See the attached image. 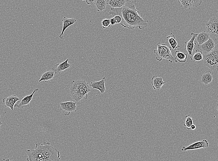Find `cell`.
Segmentation results:
<instances>
[{
	"mask_svg": "<svg viewBox=\"0 0 218 161\" xmlns=\"http://www.w3.org/2000/svg\"><path fill=\"white\" fill-rule=\"evenodd\" d=\"M135 0H127L123 6L119 8H111L109 13L113 16L119 15L121 18L120 25L129 29L138 28L142 30L148 26L147 19L141 17L140 12L136 6Z\"/></svg>",
	"mask_w": 218,
	"mask_h": 161,
	"instance_id": "6da1fadb",
	"label": "cell"
},
{
	"mask_svg": "<svg viewBox=\"0 0 218 161\" xmlns=\"http://www.w3.org/2000/svg\"><path fill=\"white\" fill-rule=\"evenodd\" d=\"M27 160L29 161H53L60 160L59 151L49 142L36 143L35 149L27 150Z\"/></svg>",
	"mask_w": 218,
	"mask_h": 161,
	"instance_id": "7a4b0ae2",
	"label": "cell"
},
{
	"mask_svg": "<svg viewBox=\"0 0 218 161\" xmlns=\"http://www.w3.org/2000/svg\"><path fill=\"white\" fill-rule=\"evenodd\" d=\"M70 95L76 102L88 98V93L90 91V86L85 80H72L70 88Z\"/></svg>",
	"mask_w": 218,
	"mask_h": 161,
	"instance_id": "3957f363",
	"label": "cell"
},
{
	"mask_svg": "<svg viewBox=\"0 0 218 161\" xmlns=\"http://www.w3.org/2000/svg\"><path fill=\"white\" fill-rule=\"evenodd\" d=\"M171 47L167 44H160V42L157 43V49L154 50V53L156 54V59L159 61H161L163 59L168 60L170 63L173 61L177 63V61L175 58L172 55L171 52Z\"/></svg>",
	"mask_w": 218,
	"mask_h": 161,
	"instance_id": "277c9868",
	"label": "cell"
},
{
	"mask_svg": "<svg viewBox=\"0 0 218 161\" xmlns=\"http://www.w3.org/2000/svg\"><path fill=\"white\" fill-rule=\"evenodd\" d=\"M218 45L216 44L211 52L203 54V59L204 66L212 70H217L218 68Z\"/></svg>",
	"mask_w": 218,
	"mask_h": 161,
	"instance_id": "5b68a950",
	"label": "cell"
},
{
	"mask_svg": "<svg viewBox=\"0 0 218 161\" xmlns=\"http://www.w3.org/2000/svg\"><path fill=\"white\" fill-rule=\"evenodd\" d=\"M207 33L209 36L214 38L218 37V18L216 17H211L206 24Z\"/></svg>",
	"mask_w": 218,
	"mask_h": 161,
	"instance_id": "8992f818",
	"label": "cell"
},
{
	"mask_svg": "<svg viewBox=\"0 0 218 161\" xmlns=\"http://www.w3.org/2000/svg\"><path fill=\"white\" fill-rule=\"evenodd\" d=\"M38 88L35 89L32 93L29 95H26L21 98L20 100L16 104L15 107L19 109L28 107L30 105V102L33 99V95L34 93L38 91Z\"/></svg>",
	"mask_w": 218,
	"mask_h": 161,
	"instance_id": "52a82bcc",
	"label": "cell"
},
{
	"mask_svg": "<svg viewBox=\"0 0 218 161\" xmlns=\"http://www.w3.org/2000/svg\"><path fill=\"white\" fill-rule=\"evenodd\" d=\"M214 41L210 38L203 43L197 45L198 50L203 53H207L211 52L216 46Z\"/></svg>",
	"mask_w": 218,
	"mask_h": 161,
	"instance_id": "ba28073f",
	"label": "cell"
},
{
	"mask_svg": "<svg viewBox=\"0 0 218 161\" xmlns=\"http://www.w3.org/2000/svg\"><path fill=\"white\" fill-rule=\"evenodd\" d=\"M208 146V141L206 139H203L201 141L195 142L187 147L183 146L182 147L181 150L182 151H186L188 150L206 148Z\"/></svg>",
	"mask_w": 218,
	"mask_h": 161,
	"instance_id": "9c48e42d",
	"label": "cell"
},
{
	"mask_svg": "<svg viewBox=\"0 0 218 161\" xmlns=\"http://www.w3.org/2000/svg\"><path fill=\"white\" fill-rule=\"evenodd\" d=\"M20 100L18 97L13 94L4 98L2 99V102L6 107H9L12 111L15 105Z\"/></svg>",
	"mask_w": 218,
	"mask_h": 161,
	"instance_id": "30bf717a",
	"label": "cell"
},
{
	"mask_svg": "<svg viewBox=\"0 0 218 161\" xmlns=\"http://www.w3.org/2000/svg\"><path fill=\"white\" fill-rule=\"evenodd\" d=\"M76 102L69 101L59 103L60 108L64 112L67 111L68 113L66 115H68L71 112H76Z\"/></svg>",
	"mask_w": 218,
	"mask_h": 161,
	"instance_id": "8fae6325",
	"label": "cell"
},
{
	"mask_svg": "<svg viewBox=\"0 0 218 161\" xmlns=\"http://www.w3.org/2000/svg\"><path fill=\"white\" fill-rule=\"evenodd\" d=\"M181 7L184 9H190L191 7H197L200 6L202 0H178Z\"/></svg>",
	"mask_w": 218,
	"mask_h": 161,
	"instance_id": "7c38bea8",
	"label": "cell"
},
{
	"mask_svg": "<svg viewBox=\"0 0 218 161\" xmlns=\"http://www.w3.org/2000/svg\"><path fill=\"white\" fill-rule=\"evenodd\" d=\"M69 59H67L64 62L55 64L52 68L55 74H59L64 70L71 67L72 66L71 64L68 63Z\"/></svg>",
	"mask_w": 218,
	"mask_h": 161,
	"instance_id": "4fadbf2b",
	"label": "cell"
},
{
	"mask_svg": "<svg viewBox=\"0 0 218 161\" xmlns=\"http://www.w3.org/2000/svg\"><path fill=\"white\" fill-rule=\"evenodd\" d=\"M197 34L198 33L195 34L193 33H191V35L192 36L190 40L185 41V49L190 55H191L192 54L193 51L195 49L194 46L196 45V43H194V41Z\"/></svg>",
	"mask_w": 218,
	"mask_h": 161,
	"instance_id": "5bb4252c",
	"label": "cell"
},
{
	"mask_svg": "<svg viewBox=\"0 0 218 161\" xmlns=\"http://www.w3.org/2000/svg\"><path fill=\"white\" fill-rule=\"evenodd\" d=\"M63 28L61 33L60 34L59 38L62 39L63 37V33L66 29L69 26L73 25L76 21V19L74 18H70L64 17L62 19Z\"/></svg>",
	"mask_w": 218,
	"mask_h": 161,
	"instance_id": "9a60e30c",
	"label": "cell"
},
{
	"mask_svg": "<svg viewBox=\"0 0 218 161\" xmlns=\"http://www.w3.org/2000/svg\"><path fill=\"white\" fill-rule=\"evenodd\" d=\"M106 80V78L103 77L99 81L91 82L90 83V86L93 89L98 90L101 94H103L106 90L105 83Z\"/></svg>",
	"mask_w": 218,
	"mask_h": 161,
	"instance_id": "2e32d148",
	"label": "cell"
},
{
	"mask_svg": "<svg viewBox=\"0 0 218 161\" xmlns=\"http://www.w3.org/2000/svg\"><path fill=\"white\" fill-rule=\"evenodd\" d=\"M166 82L163 80L162 77H158L156 75L154 76L151 79V84L154 89L159 90L161 87Z\"/></svg>",
	"mask_w": 218,
	"mask_h": 161,
	"instance_id": "e0dca14e",
	"label": "cell"
},
{
	"mask_svg": "<svg viewBox=\"0 0 218 161\" xmlns=\"http://www.w3.org/2000/svg\"><path fill=\"white\" fill-rule=\"evenodd\" d=\"M55 72L52 70H47L42 74L39 82L44 80L45 83L47 82L54 78Z\"/></svg>",
	"mask_w": 218,
	"mask_h": 161,
	"instance_id": "ac0fdd59",
	"label": "cell"
},
{
	"mask_svg": "<svg viewBox=\"0 0 218 161\" xmlns=\"http://www.w3.org/2000/svg\"><path fill=\"white\" fill-rule=\"evenodd\" d=\"M213 79V76L211 73V72L210 71H207L201 76V80L202 82L205 85H207L210 83Z\"/></svg>",
	"mask_w": 218,
	"mask_h": 161,
	"instance_id": "d6986e66",
	"label": "cell"
},
{
	"mask_svg": "<svg viewBox=\"0 0 218 161\" xmlns=\"http://www.w3.org/2000/svg\"><path fill=\"white\" fill-rule=\"evenodd\" d=\"M210 38V36L207 32L203 31L198 34L195 39L198 44L200 45L207 41Z\"/></svg>",
	"mask_w": 218,
	"mask_h": 161,
	"instance_id": "ffe728a7",
	"label": "cell"
},
{
	"mask_svg": "<svg viewBox=\"0 0 218 161\" xmlns=\"http://www.w3.org/2000/svg\"><path fill=\"white\" fill-rule=\"evenodd\" d=\"M127 0H107V4L113 8L120 7L124 5Z\"/></svg>",
	"mask_w": 218,
	"mask_h": 161,
	"instance_id": "44dd1931",
	"label": "cell"
},
{
	"mask_svg": "<svg viewBox=\"0 0 218 161\" xmlns=\"http://www.w3.org/2000/svg\"><path fill=\"white\" fill-rule=\"evenodd\" d=\"M107 0H95L94 4L98 11H102L106 9Z\"/></svg>",
	"mask_w": 218,
	"mask_h": 161,
	"instance_id": "7402d4cb",
	"label": "cell"
},
{
	"mask_svg": "<svg viewBox=\"0 0 218 161\" xmlns=\"http://www.w3.org/2000/svg\"><path fill=\"white\" fill-rule=\"evenodd\" d=\"M166 39L168 41L170 46L173 50H175L176 49L180 47V46L178 45L177 42L175 39V35L168 36L166 37Z\"/></svg>",
	"mask_w": 218,
	"mask_h": 161,
	"instance_id": "603a6c76",
	"label": "cell"
},
{
	"mask_svg": "<svg viewBox=\"0 0 218 161\" xmlns=\"http://www.w3.org/2000/svg\"><path fill=\"white\" fill-rule=\"evenodd\" d=\"M176 59L180 63H185L187 59V54L179 51H176L174 53Z\"/></svg>",
	"mask_w": 218,
	"mask_h": 161,
	"instance_id": "cb8c5ba5",
	"label": "cell"
},
{
	"mask_svg": "<svg viewBox=\"0 0 218 161\" xmlns=\"http://www.w3.org/2000/svg\"><path fill=\"white\" fill-rule=\"evenodd\" d=\"M190 58L193 62L202 60L203 58V53L198 49L197 50L194 54L190 55Z\"/></svg>",
	"mask_w": 218,
	"mask_h": 161,
	"instance_id": "d4e9b609",
	"label": "cell"
},
{
	"mask_svg": "<svg viewBox=\"0 0 218 161\" xmlns=\"http://www.w3.org/2000/svg\"><path fill=\"white\" fill-rule=\"evenodd\" d=\"M185 118V122L183 125L187 127V129L190 130L191 125L193 124L192 118L190 114L186 115Z\"/></svg>",
	"mask_w": 218,
	"mask_h": 161,
	"instance_id": "484cf974",
	"label": "cell"
},
{
	"mask_svg": "<svg viewBox=\"0 0 218 161\" xmlns=\"http://www.w3.org/2000/svg\"><path fill=\"white\" fill-rule=\"evenodd\" d=\"M101 24L102 28H105L107 27H110L111 25L110 19H103L102 20Z\"/></svg>",
	"mask_w": 218,
	"mask_h": 161,
	"instance_id": "4316f807",
	"label": "cell"
},
{
	"mask_svg": "<svg viewBox=\"0 0 218 161\" xmlns=\"http://www.w3.org/2000/svg\"><path fill=\"white\" fill-rule=\"evenodd\" d=\"M116 20V24L120 23L121 21V17L119 15H115L114 17Z\"/></svg>",
	"mask_w": 218,
	"mask_h": 161,
	"instance_id": "83f0119b",
	"label": "cell"
},
{
	"mask_svg": "<svg viewBox=\"0 0 218 161\" xmlns=\"http://www.w3.org/2000/svg\"><path fill=\"white\" fill-rule=\"evenodd\" d=\"M110 25H114L116 24V22L115 18L114 17L110 19Z\"/></svg>",
	"mask_w": 218,
	"mask_h": 161,
	"instance_id": "f1b7e54d",
	"label": "cell"
},
{
	"mask_svg": "<svg viewBox=\"0 0 218 161\" xmlns=\"http://www.w3.org/2000/svg\"><path fill=\"white\" fill-rule=\"evenodd\" d=\"M95 0H86V3L88 5H93L94 4Z\"/></svg>",
	"mask_w": 218,
	"mask_h": 161,
	"instance_id": "f546056e",
	"label": "cell"
},
{
	"mask_svg": "<svg viewBox=\"0 0 218 161\" xmlns=\"http://www.w3.org/2000/svg\"><path fill=\"white\" fill-rule=\"evenodd\" d=\"M195 128H196V126L194 124H192L191 125L190 129L194 130L195 129Z\"/></svg>",
	"mask_w": 218,
	"mask_h": 161,
	"instance_id": "4dcf8cb0",
	"label": "cell"
},
{
	"mask_svg": "<svg viewBox=\"0 0 218 161\" xmlns=\"http://www.w3.org/2000/svg\"><path fill=\"white\" fill-rule=\"evenodd\" d=\"M82 0V1H85V0Z\"/></svg>",
	"mask_w": 218,
	"mask_h": 161,
	"instance_id": "1f68e13d",
	"label": "cell"
}]
</instances>
